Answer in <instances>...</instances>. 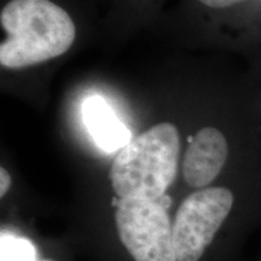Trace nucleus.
Returning a JSON list of instances; mask_svg holds the SVG:
<instances>
[{"instance_id": "obj_1", "label": "nucleus", "mask_w": 261, "mask_h": 261, "mask_svg": "<svg viewBox=\"0 0 261 261\" xmlns=\"http://www.w3.org/2000/svg\"><path fill=\"white\" fill-rule=\"evenodd\" d=\"M6 33L0 45V63L21 69L50 61L69 50L75 24L65 10L50 0H11L2 10Z\"/></svg>"}, {"instance_id": "obj_2", "label": "nucleus", "mask_w": 261, "mask_h": 261, "mask_svg": "<svg viewBox=\"0 0 261 261\" xmlns=\"http://www.w3.org/2000/svg\"><path fill=\"white\" fill-rule=\"evenodd\" d=\"M180 139L177 127L162 122L129 140L114 160L110 179L119 198L161 201L175 179Z\"/></svg>"}, {"instance_id": "obj_3", "label": "nucleus", "mask_w": 261, "mask_h": 261, "mask_svg": "<svg viewBox=\"0 0 261 261\" xmlns=\"http://www.w3.org/2000/svg\"><path fill=\"white\" fill-rule=\"evenodd\" d=\"M115 220L120 240L136 261H178L163 200L120 198Z\"/></svg>"}, {"instance_id": "obj_4", "label": "nucleus", "mask_w": 261, "mask_h": 261, "mask_svg": "<svg viewBox=\"0 0 261 261\" xmlns=\"http://www.w3.org/2000/svg\"><path fill=\"white\" fill-rule=\"evenodd\" d=\"M233 195L226 188H204L188 196L173 223L178 261H198L226 220Z\"/></svg>"}, {"instance_id": "obj_5", "label": "nucleus", "mask_w": 261, "mask_h": 261, "mask_svg": "<svg viewBox=\"0 0 261 261\" xmlns=\"http://www.w3.org/2000/svg\"><path fill=\"white\" fill-rule=\"evenodd\" d=\"M227 142L223 133L205 127L196 133L182 161V177L188 185L204 189L219 175L227 160Z\"/></svg>"}, {"instance_id": "obj_6", "label": "nucleus", "mask_w": 261, "mask_h": 261, "mask_svg": "<svg viewBox=\"0 0 261 261\" xmlns=\"http://www.w3.org/2000/svg\"><path fill=\"white\" fill-rule=\"evenodd\" d=\"M83 119L91 137L104 151H120L132 139L128 128L102 97L93 96L85 100Z\"/></svg>"}, {"instance_id": "obj_7", "label": "nucleus", "mask_w": 261, "mask_h": 261, "mask_svg": "<svg viewBox=\"0 0 261 261\" xmlns=\"http://www.w3.org/2000/svg\"><path fill=\"white\" fill-rule=\"evenodd\" d=\"M2 261H35V248L24 238L2 234Z\"/></svg>"}, {"instance_id": "obj_8", "label": "nucleus", "mask_w": 261, "mask_h": 261, "mask_svg": "<svg viewBox=\"0 0 261 261\" xmlns=\"http://www.w3.org/2000/svg\"><path fill=\"white\" fill-rule=\"evenodd\" d=\"M11 187V177L5 168H0V196L4 197Z\"/></svg>"}, {"instance_id": "obj_9", "label": "nucleus", "mask_w": 261, "mask_h": 261, "mask_svg": "<svg viewBox=\"0 0 261 261\" xmlns=\"http://www.w3.org/2000/svg\"><path fill=\"white\" fill-rule=\"evenodd\" d=\"M200 2L205 6H210V8L221 9V8H227V6L234 5L237 4V3L243 2V0H200Z\"/></svg>"}, {"instance_id": "obj_10", "label": "nucleus", "mask_w": 261, "mask_h": 261, "mask_svg": "<svg viewBox=\"0 0 261 261\" xmlns=\"http://www.w3.org/2000/svg\"><path fill=\"white\" fill-rule=\"evenodd\" d=\"M41 261H52V260H41Z\"/></svg>"}]
</instances>
